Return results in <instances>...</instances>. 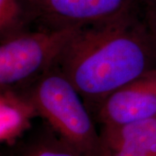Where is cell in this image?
Listing matches in <instances>:
<instances>
[{
    "instance_id": "4",
    "label": "cell",
    "mask_w": 156,
    "mask_h": 156,
    "mask_svg": "<svg viewBox=\"0 0 156 156\" xmlns=\"http://www.w3.org/2000/svg\"><path fill=\"white\" fill-rule=\"evenodd\" d=\"M44 29L88 26L141 12L142 0H30Z\"/></svg>"
},
{
    "instance_id": "6",
    "label": "cell",
    "mask_w": 156,
    "mask_h": 156,
    "mask_svg": "<svg viewBox=\"0 0 156 156\" xmlns=\"http://www.w3.org/2000/svg\"><path fill=\"white\" fill-rule=\"evenodd\" d=\"M111 156H156V116L122 127L102 128Z\"/></svg>"
},
{
    "instance_id": "10",
    "label": "cell",
    "mask_w": 156,
    "mask_h": 156,
    "mask_svg": "<svg viewBox=\"0 0 156 156\" xmlns=\"http://www.w3.org/2000/svg\"><path fill=\"white\" fill-rule=\"evenodd\" d=\"M141 11L146 21L156 32V0H142Z\"/></svg>"
},
{
    "instance_id": "7",
    "label": "cell",
    "mask_w": 156,
    "mask_h": 156,
    "mask_svg": "<svg viewBox=\"0 0 156 156\" xmlns=\"http://www.w3.org/2000/svg\"><path fill=\"white\" fill-rule=\"evenodd\" d=\"M38 115L36 108L23 92L16 89H2L0 95V140L13 143L30 127V122Z\"/></svg>"
},
{
    "instance_id": "1",
    "label": "cell",
    "mask_w": 156,
    "mask_h": 156,
    "mask_svg": "<svg viewBox=\"0 0 156 156\" xmlns=\"http://www.w3.org/2000/svg\"><path fill=\"white\" fill-rule=\"evenodd\" d=\"M88 108L145 73L156 69V32L142 13L84 26L54 66Z\"/></svg>"
},
{
    "instance_id": "3",
    "label": "cell",
    "mask_w": 156,
    "mask_h": 156,
    "mask_svg": "<svg viewBox=\"0 0 156 156\" xmlns=\"http://www.w3.org/2000/svg\"><path fill=\"white\" fill-rule=\"evenodd\" d=\"M82 28V26L42 28L37 31L24 30L2 38L1 89L30 84L50 70Z\"/></svg>"
},
{
    "instance_id": "2",
    "label": "cell",
    "mask_w": 156,
    "mask_h": 156,
    "mask_svg": "<svg viewBox=\"0 0 156 156\" xmlns=\"http://www.w3.org/2000/svg\"><path fill=\"white\" fill-rule=\"evenodd\" d=\"M27 95L52 130L81 156H111L83 99L53 67L30 84Z\"/></svg>"
},
{
    "instance_id": "9",
    "label": "cell",
    "mask_w": 156,
    "mask_h": 156,
    "mask_svg": "<svg viewBox=\"0 0 156 156\" xmlns=\"http://www.w3.org/2000/svg\"><path fill=\"white\" fill-rule=\"evenodd\" d=\"M17 156H81L53 130L40 134L23 147Z\"/></svg>"
},
{
    "instance_id": "8",
    "label": "cell",
    "mask_w": 156,
    "mask_h": 156,
    "mask_svg": "<svg viewBox=\"0 0 156 156\" xmlns=\"http://www.w3.org/2000/svg\"><path fill=\"white\" fill-rule=\"evenodd\" d=\"M30 21L34 14L30 0H0L1 38L26 30Z\"/></svg>"
},
{
    "instance_id": "5",
    "label": "cell",
    "mask_w": 156,
    "mask_h": 156,
    "mask_svg": "<svg viewBox=\"0 0 156 156\" xmlns=\"http://www.w3.org/2000/svg\"><path fill=\"white\" fill-rule=\"evenodd\" d=\"M103 128L122 127L156 116V69L114 91L95 108Z\"/></svg>"
}]
</instances>
